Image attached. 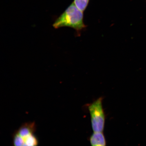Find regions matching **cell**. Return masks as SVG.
<instances>
[{"instance_id": "obj_1", "label": "cell", "mask_w": 146, "mask_h": 146, "mask_svg": "<svg viewBox=\"0 0 146 146\" xmlns=\"http://www.w3.org/2000/svg\"><path fill=\"white\" fill-rule=\"evenodd\" d=\"M83 12L73 3L56 20L53 26L56 29L63 27H72L78 34L86 27L84 23Z\"/></svg>"}, {"instance_id": "obj_2", "label": "cell", "mask_w": 146, "mask_h": 146, "mask_svg": "<svg viewBox=\"0 0 146 146\" xmlns=\"http://www.w3.org/2000/svg\"><path fill=\"white\" fill-rule=\"evenodd\" d=\"M35 122L23 123L12 135V143L15 146H37L39 140L35 133L36 130Z\"/></svg>"}, {"instance_id": "obj_3", "label": "cell", "mask_w": 146, "mask_h": 146, "mask_svg": "<svg viewBox=\"0 0 146 146\" xmlns=\"http://www.w3.org/2000/svg\"><path fill=\"white\" fill-rule=\"evenodd\" d=\"M103 98L100 97L88 106L91 125L94 132H103L104 129L105 115L103 108Z\"/></svg>"}, {"instance_id": "obj_4", "label": "cell", "mask_w": 146, "mask_h": 146, "mask_svg": "<svg viewBox=\"0 0 146 146\" xmlns=\"http://www.w3.org/2000/svg\"><path fill=\"white\" fill-rule=\"evenodd\" d=\"M89 140L92 146H104L106 145V142L103 132H94L90 137Z\"/></svg>"}, {"instance_id": "obj_5", "label": "cell", "mask_w": 146, "mask_h": 146, "mask_svg": "<svg viewBox=\"0 0 146 146\" xmlns=\"http://www.w3.org/2000/svg\"><path fill=\"white\" fill-rule=\"evenodd\" d=\"M90 0H74V3L77 8L84 12L87 8Z\"/></svg>"}]
</instances>
